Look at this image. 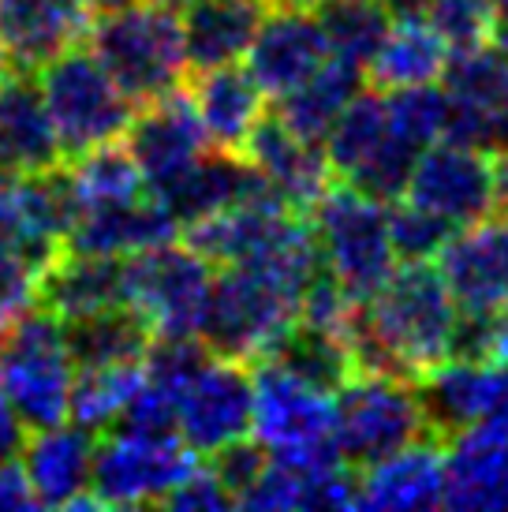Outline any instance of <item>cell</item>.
Wrapping results in <instances>:
<instances>
[{"mask_svg":"<svg viewBox=\"0 0 508 512\" xmlns=\"http://www.w3.org/2000/svg\"><path fill=\"white\" fill-rule=\"evenodd\" d=\"M456 311L460 307L438 266L404 262L374 296L355 307L344 326L355 370L419 382L426 370L449 359Z\"/></svg>","mask_w":508,"mask_h":512,"instance_id":"obj_1","label":"cell"},{"mask_svg":"<svg viewBox=\"0 0 508 512\" xmlns=\"http://www.w3.org/2000/svg\"><path fill=\"white\" fill-rule=\"evenodd\" d=\"M86 38L90 53L101 60V68L113 75V83L124 90L135 109L184 90L191 68H187L184 23L172 8L135 0L127 8L98 15Z\"/></svg>","mask_w":508,"mask_h":512,"instance_id":"obj_2","label":"cell"},{"mask_svg":"<svg viewBox=\"0 0 508 512\" xmlns=\"http://www.w3.org/2000/svg\"><path fill=\"white\" fill-rule=\"evenodd\" d=\"M75 363L64 322L45 307L27 311L0 333V393L8 397L27 430L57 427L68 419Z\"/></svg>","mask_w":508,"mask_h":512,"instance_id":"obj_3","label":"cell"},{"mask_svg":"<svg viewBox=\"0 0 508 512\" xmlns=\"http://www.w3.org/2000/svg\"><path fill=\"white\" fill-rule=\"evenodd\" d=\"M303 299L254 266H225L213 277V296L198 341L221 359L258 363L299 318Z\"/></svg>","mask_w":508,"mask_h":512,"instance_id":"obj_4","label":"cell"},{"mask_svg":"<svg viewBox=\"0 0 508 512\" xmlns=\"http://www.w3.org/2000/svg\"><path fill=\"white\" fill-rule=\"evenodd\" d=\"M322 262L359 303L378 292L396 270L385 202L333 180L311 210Z\"/></svg>","mask_w":508,"mask_h":512,"instance_id":"obj_5","label":"cell"},{"mask_svg":"<svg viewBox=\"0 0 508 512\" xmlns=\"http://www.w3.org/2000/svg\"><path fill=\"white\" fill-rule=\"evenodd\" d=\"M419 438H430V430L415 382L389 374H355L337 389L333 441L348 468L363 471Z\"/></svg>","mask_w":508,"mask_h":512,"instance_id":"obj_6","label":"cell"},{"mask_svg":"<svg viewBox=\"0 0 508 512\" xmlns=\"http://www.w3.org/2000/svg\"><path fill=\"white\" fill-rule=\"evenodd\" d=\"M325 157L340 184L363 191L378 202L404 199L408 176L419 161V150L408 146L393 131L385 90L355 94L348 109L337 116V124L325 135Z\"/></svg>","mask_w":508,"mask_h":512,"instance_id":"obj_7","label":"cell"},{"mask_svg":"<svg viewBox=\"0 0 508 512\" xmlns=\"http://www.w3.org/2000/svg\"><path fill=\"white\" fill-rule=\"evenodd\" d=\"M42 94L64 157H79L94 146L120 139L135 116V105L127 101V94L83 45H71L45 64Z\"/></svg>","mask_w":508,"mask_h":512,"instance_id":"obj_8","label":"cell"},{"mask_svg":"<svg viewBox=\"0 0 508 512\" xmlns=\"http://www.w3.org/2000/svg\"><path fill=\"white\" fill-rule=\"evenodd\" d=\"M195 468V449L180 434L120 430L98 441L90 498L98 509H139L161 505Z\"/></svg>","mask_w":508,"mask_h":512,"instance_id":"obj_9","label":"cell"},{"mask_svg":"<svg viewBox=\"0 0 508 512\" xmlns=\"http://www.w3.org/2000/svg\"><path fill=\"white\" fill-rule=\"evenodd\" d=\"M254 438L269 456L344 464L333 441V393L299 382L277 363H254Z\"/></svg>","mask_w":508,"mask_h":512,"instance_id":"obj_10","label":"cell"},{"mask_svg":"<svg viewBox=\"0 0 508 512\" xmlns=\"http://www.w3.org/2000/svg\"><path fill=\"white\" fill-rule=\"evenodd\" d=\"M210 296L213 266L187 243L127 255V307L150 322L154 337H198Z\"/></svg>","mask_w":508,"mask_h":512,"instance_id":"obj_11","label":"cell"},{"mask_svg":"<svg viewBox=\"0 0 508 512\" xmlns=\"http://www.w3.org/2000/svg\"><path fill=\"white\" fill-rule=\"evenodd\" d=\"M404 199L452 228L479 225L497 214L494 154L452 139L426 146L408 176Z\"/></svg>","mask_w":508,"mask_h":512,"instance_id":"obj_12","label":"cell"},{"mask_svg":"<svg viewBox=\"0 0 508 512\" xmlns=\"http://www.w3.org/2000/svg\"><path fill=\"white\" fill-rule=\"evenodd\" d=\"M441 79L449 98L445 139L490 154L508 150V60L494 45L486 42L452 53Z\"/></svg>","mask_w":508,"mask_h":512,"instance_id":"obj_13","label":"cell"},{"mask_svg":"<svg viewBox=\"0 0 508 512\" xmlns=\"http://www.w3.org/2000/svg\"><path fill=\"white\" fill-rule=\"evenodd\" d=\"M254 427V370L240 359L210 356L180 393L176 434L195 453H217Z\"/></svg>","mask_w":508,"mask_h":512,"instance_id":"obj_14","label":"cell"},{"mask_svg":"<svg viewBox=\"0 0 508 512\" xmlns=\"http://www.w3.org/2000/svg\"><path fill=\"white\" fill-rule=\"evenodd\" d=\"M124 135L127 154L135 157V165H139L142 180H146L150 191L172 184L210 146L195 105L187 98V90H176L169 98L135 109Z\"/></svg>","mask_w":508,"mask_h":512,"instance_id":"obj_15","label":"cell"},{"mask_svg":"<svg viewBox=\"0 0 508 512\" xmlns=\"http://www.w3.org/2000/svg\"><path fill=\"white\" fill-rule=\"evenodd\" d=\"M438 273L464 311H508V217L456 228L438 251Z\"/></svg>","mask_w":508,"mask_h":512,"instance_id":"obj_16","label":"cell"},{"mask_svg":"<svg viewBox=\"0 0 508 512\" xmlns=\"http://www.w3.org/2000/svg\"><path fill=\"white\" fill-rule=\"evenodd\" d=\"M243 157L266 176L269 187L288 206H296L299 214H311L314 202L337 180L329 169L325 146L296 135L277 113H266L254 124L251 139L243 143Z\"/></svg>","mask_w":508,"mask_h":512,"instance_id":"obj_17","label":"cell"},{"mask_svg":"<svg viewBox=\"0 0 508 512\" xmlns=\"http://www.w3.org/2000/svg\"><path fill=\"white\" fill-rule=\"evenodd\" d=\"M94 12L86 0H0V53L19 72H38L71 45H83Z\"/></svg>","mask_w":508,"mask_h":512,"instance_id":"obj_18","label":"cell"},{"mask_svg":"<svg viewBox=\"0 0 508 512\" xmlns=\"http://www.w3.org/2000/svg\"><path fill=\"white\" fill-rule=\"evenodd\" d=\"M64 165V146L53 128L42 83L30 72L8 68L0 79V172L34 176Z\"/></svg>","mask_w":508,"mask_h":512,"instance_id":"obj_19","label":"cell"},{"mask_svg":"<svg viewBox=\"0 0 508 512\" xmlns=\"http://www.w3.org/2000/svg\"><path fill=\"white\" fill-rule=\"evenodd\" d=\"M94 430L86 427H45L23 445V471L38 509H98L90 498V471H94Z\"/></svg>","mask_w":508,"mask_h":512,"instance_id":"obj_20","label":"cell"},{"mask_svg":"<svg viewBox=\"0 0 508 512\" xmlns=\"http://www.w3.org/2000/svg\"><path fill=\"white\" fill-rule=\"evenodd\" d=\"M325 60H329V45H325L318 15L273 8L247 49V72L266 90V98H281L311 72H318Z\"/></svg>","mask_w":508,"mask_h":512,"instance_id":"obj_21","label":"cell"},{"mask_svg":"<svg viewBox=\"0 0 508 512\" xmlns=\"http://www.w3.org/2000/svg\"><path fill=\"white\" fill-rule=\"evenodd\" d=\"M176 236H180V221L169 214V206L157 199L154 191H142L139 199L83 210L79 221L71 225L64 251L127 258L150 251V247H161V243H172Z\"/></svg>","mask_w":508,"mask_h":512,"instance_id":"obj_22","label":"cell"},{"mask_svg":"<svg viewBox=\"0 0 508 512\" xmlns=\"http://www.w3.org/2000/svg\"><path fill=\"white\" fill-rule=\"evenodd\" d=\"M184 90L213 150L243 154V143L251 139L254 124L266 116V90L254 83V75L236 60L221 68L187 72Z\"/></svg>","mask_w":508,"mask_h":512,"instance_id":"obj_23","label":"cell"},{"mask_svg":"<svg viewBox=\"0 0 508 512\" xmlns=\"http://www.w3.org/2000/svg\"><path fill=\"white\" fill-rule=\"evenodd\" d=\"M441 505H449V509H508V438L471 427L445 441Z\"/></svg>","mask_w":508,"mask_h":512,"instance_id":"obj_24","label":"cell"},{"mask_svg":"<svg viewBox=\"0 0 508 512\" xmlns=\"http://www.w3.org/2000/svg\"><path fill=\"white\" fill-rule=\"evenodd\" d=\"M266 184V176L254 169L243 154L213 150V154L198 157L195 165H187L172 184L157 187L154 195L169 206V214L180 221V228H187L191 221H202V217L217 214L232 202L262 191Z\"/></svg>","mask_w":508,"mask_h":512,"instance_id":"obj_25","label":"cell"},{"mask_svg":"<svg viewBox=\"0 0 508 512\" xmlns=\"http://www.w3.org/2000/svg\"><path fill=\"white\" fill-rule=\"evenodd\" d=\"M445 445L419 438L359 471V509H438Z\"/></svg>","mask_w":508,"mask_h":512,"instance_id":"obj_26","label":"cell"},{"mask_svg":"<svg viewBox=\"0 0 508 512\" xmlns=\"http://www.w3.org/2000/svg\"><path fill=\"white\" fill-rule=\"evenodd\" d=\"M38 307L53 311L60 322L105 307H127V258L64 251L38 277Z\"/></svg>","mask_w":508,"mask_h":512,"instance_id":"obj_27","label":"cell"},{"mask_svg":"<svg viewBox=\"0 0 508 512\" xmlns=\"http://www.w3.org/2000/svg\"><path fill=\"white\" fill-rule=\"evenodd\" d=\"M490 385H494V363L445 359L434 370H426L415 382V393L423 404L430 438H438L445 445L456 434L479 427L486 400H490Z\"/></svg>","mask_w":508,"mask_h":512,"instance_id":"obj_28","label":"cell"},{"mask_svg":"<svg viewBox=\"0 0 508 512\" xmlns=\"http://www.w3.org/2000/svg\"><path fill=\"white\" fill-rule=\"evenodd\" d=\"M269 0H191L184 15L187 68H221L247 57Z\"/></svg>","mask_w":508,"mask_h":512,"instance_id":"obj_29","label":"cell"},{"mask_svg":"<svg viewBox=\"0 0 508 512\" xmlns=\"http://www.w3.org/2000/svg\"><path fill=\"white\" fill-rule=\"evenodd\" d=\"M452 49L441 38L430 19L408 15L393 19V27L378 45L374 60L367 64L374 90H408V86L438 83L449 68Z\"/></svg>","mask_w":508,"mask_h":512,"instance_id":"obj_30","label":"cell"},{"mask_svg":"<svg viewBox=\"0 0 508 512\" xmlns=\"http://www.w3.org/2000/svg\"><path fill=\"white\" fill-rule=\"evenodd\" d=\"M359 90H363V68L329 57L318 72H311L303 83L277 98V116L303 139L325 143L329 128L337 124V116L348 109V101Z\"/></svg>","mask_w":508,"mask_h":512,"instance_id":"obj_31","label":"cell"},{"mask_svg":"<svg viewBox=\"0 0 508 512\" xmlns=\"http://www.w3.org/2000/svg\"><path fill=\"white\" fill-rule=\"evenodd\" d=\"M68 352L75 367H101V363H131L146 359L154 329L135 307H105L64 322Z\"/></svg>","mask_w":508,"mask_h":512,"instance_id":"obj_32","label":"cell"},{"mask_svg":"<svg viewBox=\"0 0 508 512\" xmlns=\"http://www.w3.org/2000/svg\"><path fill=\"white\" fill-rule=\"evenodd\" d=\"M266 363H277L281 370L296 374L299 382L314 385L322 393H337L348 378L359 374L352 352H348V341L340 333H333V329L311 326L303 318H296L277 337V344L266 352Z\"/></svg>","mask_w":508,"mask_h":512,"instance_id":"obj_33","label":"cell"},{"mask_svg":"<svg viewBox=\"0 0 508 512\" xmlns=\"http://www.w3.org/2000/svg\"><path fill=\"white\" fill-rule=\"evenodd\" d=\"M146 382V363H101V367H75L71 378V408L68 415L86 430H109L120 423L127 404Z\"/></svg>","mask_w":508,"mask_h":512,"instance_id":"obj_34","label":"cell"},{"mask_svg":"<svg viewBox=\"0 0 508 512\" xmlns=\"http://www.w3.org/2000/svg\"><path fill=\"white\" fill-rule=\"evenodd\" d=\"M314 15L322 23L329 57L359 64L363 72L393 27V12L385 0H325Z\"/></svg>","mask_w":508,"mask_h":512,"instance_id":"obj_35","label":"cell"},{"mask_svg":"<svg viewBox=\"0 0 508 512\" xmlns=\"http://www.w3.org/2000/svg\"><path fill=\"white\" fill-rule=\"evenodd\" d=\"M71 184L79 195V214L94 210V206H113V202L139 199L142 191H150L142 180L135 157L127 154V146L120 139L113 143H101L86 154L71 157Z\"/></svg>","mask_w":508,"mask_h":512,"instance_id":"obj_36","label":"cell"},{"mask_svg":"<svg viewBox=\"0 0 508 512\" xmlns=\"http://www.w3.org/2000/svg\"><path fill=\"white\" fill-rule=\"evenodd\" d=\"M393 131L408 146L423 154L426 146L445 139L449 131V98L438 86H408V90H385Z\"/></svg>","mask_w":508,"mask_h":512,"instance_id":"obj_37","label":"cell"},{"mask_svg":"<svg viewBox=\"0 0 508 512\" xmlns=\"http://www.w3.org/2000/svg\"><path fill=\"white\" fill-rule=\"evenodd\" d=\"M385 210H389V236H393L396 258H404V262H430V258H438V251L456 232L441 217L426 214V210H419L408 199L389 202Z\"/></svg>","mask_w":508,"mask_h":512,"instance_id":"obj_38","label":"cell"},{"mask_svg":"<svg viewBox=\"0 0 508 512\" xmlns=\"http://www.w3.org/2000/svg\"><path fill=\"white\" fill-rule=\"evenodd\" d=\"M426 19L449 42L452 53H460V49H475V45L490 42L494 4L490 0H430Z\"/></svg>","mask_w":508,"mask_h":512,"instance_id":"obj_39","label":"cell"},{"mask_svg":"<svg viewBox=\"0 0 508 512\" xmlns=\"http://www.w3.org/2000/svg\"><path fill=\"white\" fill-rule=\"evenodd\" d=\"M38 277L42 270L12 247H0V333L38 307Z\"/></svg>","mask_w":508,"mask_h":512,"instance_id":"obj_40","label":"cell"},{"mask_svg":"<svg viewBox=\"0 0 508 512\" xmlns=\"http://www.w3.org/2000/svg\"><path fill=\"white\" fill-rule=\"evenodd\" d=\"M269 453L262 449V441H228V445H221L217 453H210V468L217 471V479L225 483V490L236 498V505H240V498L251 490V483L258 479V471L266 468Z\"/></svg>","mask_w":508,"mask_h":512,"instance_id":"obj_41","label":"cell"},{"mask_svg":"<svg viewBox=\"0 0 508 512\" xmlns=\"http://www.w3.org/2000/svg\"><path fill=\"white\" fill-rule=\"evenodd\" d=\"M161 505L180 509V512H221V509H232L236 498L228 494L225 483L217 479V471H213L210 464H195V468L187 471L184 483L176 486Z\"/></svg>","mask_w":508,"mask_h":512,"instance_id":"obj_42","label":"cell"},{"mask_svg":"<svg viewBox=\"0 0 508 512\" xmlns=\"http://www.w3.org/2000/svg\"><path fill=\"white\" fill-rule=\"evenodd\" d=\"M12 509H38V498L30 490V479L19 460L0 464V512Z\"/></svg>","mask_w":508,"mask_h":512,"instance_id":"obj_43","label":"cell"},{"mask_svg":"<svg viewBox=\"0 0 508 512\" xmlns=\"http://www.w3.org/2000/svg\"><path fill=\"white\" fill-rule=\"evenodd\" d=\"M479 427L497 438H508V367L501 363H494V385H490V400H486Z\"/></svg>","mask_w":508,"mask_h":512,"instance_id":"obj_44","label":"cell"},{"mask_svg":"<svg viewBox=\"0 0 508 512\" xmlns=\"http://www.w3.org/2000/svg\"><path fill=\"white\" fill-rule=\"evenodd\" d=\"M23 445H27V427H23V419H19L15 408L8 404V397L0 393V464L19 460Z\"/></svg>","mask_w":508,"mask_h":512,"instance_id":"obj_45","label":"cell"},{"mask_svg":"<svg viewBox=\"0 0 508 512\" xmlns=\"http://www.w3.org/2000/svg\"><path fill=\"white\" fill-rule=\"evenodd\" d=\"M494 172H497V214L508 217V150L494 154Z\"/></svg>","mask_w":508,"mask_h":512,"instance_id":"obj_46","label":"cell"},{"mask_svg":"<svg viewBox=\"0 0 508 512\" xmlns=\"http://www.w3.org/2000/svg\"><path fill=\"white\" fill-rule=\"evenodd\" d=\"M490 45L508 60V8L494 12V23H490Z\"/></svg>","mask_w":508,"mask_h":512,"instance_id":"obj_47","label":"cell"},{"mask_svg":"<svg viewBox=\"0 0 508 512\" xmlns=\"http://www.w3.org/2000/svg\"><path fill=\"white\" fill-rule=\"evenodd\" d=\"M325 0H269V8H292V12H318Z\"/></svg>","mask_w":508,"mask_h":512,"instance_id":"obj_48","label":"cell"},{"mask_svg":"<svg viewBox=\"0 0 508 512\" xmlns=\"http://www.w3.org/2000/svg\"><path fill=\"white\" fill-rule=\"evenodd\" d=\"M127 4H135V0H86V8L94 12V19H98V15L116 12V8H127Z\"/></svg>","mask_w":508,"mask_h":512,"instance_id":"obj_49","label":"cell"},{"mask_svg":"<svg viewBox=\"0 0 508 512\" xmlns=\"http://www.w3.org/2000/svg\"><path fill=\"white\" fill-rule=\"evenodd\" d=\"M150 4H161V8H172V12H180V8H187L191 0H150Z\"/></svg>","mask_w":508,"mask_h":512,"instance_id":"obj_50","label":"cell"},{"mask_svg":"<svg viewBox=\"0 0 508 512\" xmlns=\"http://www.w3.org/2000/svg\"><path fill=\"white\" fill-rule=\"evenodd\" d=\"M8 68H12V64H8V57H4V53H0V79H4V75H8Z\"/></svg>","mask_w":508,"mask_h":512,"instance_id":"obj_51","label":"cell"},{"mask_svg":"<svg viewBox=\"0 0 508 512\" xmlns=\"http://www.w3.org/2000/svg\"><path fill=\"white\" fill-rule=\"evenodd\" d=\"M490 4H494V8H508V0H490Z\"/></svg>","mask_w":508,"mask_h":512,"instance_id":"obj_52","label":"cell"}]
</instances>
